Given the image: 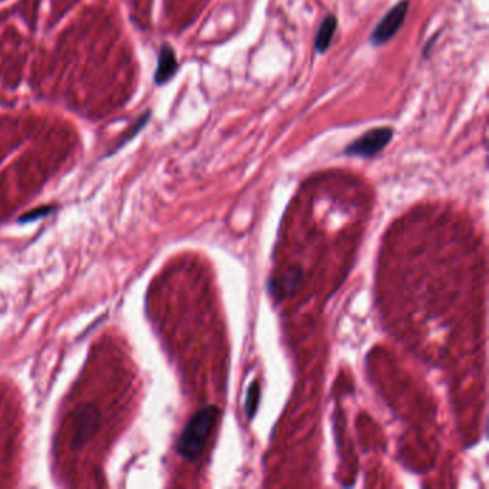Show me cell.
Segmentation results:
<instances>
[{"label": "cell", "instance_id": "cell-8", "mask_svg": "<svg viewBox=\"0 0 489 489\" xmlns=\"http://www.w3.org/2000/svg\"><path fill=\"white\" fill-rule=\"evenodd\" d=\"M52 210H53L52 207H42V208H39V210H33V211L25 214L19 221H20V222H32V221H35V220H39V218H42V217L48 215Z\"/></svg>", "mask_w": 489, "mask_h": 489}, {"label": "cell", "instance_id": "cell-1", "mask_svg": "<svg viewBox=\"0 0 489 489\" xmlns=\"http://www.w3.org/2000/svg\"><path fill=\"white\" fill-rule=\"evenodd\" d=\"M220 419V409L214 404L206 406L204 409L198 411L187 423V426L182 431L178 445L177 452L181 458L187 461L198 459L204 450L207 447L210 438L217 426Z\"/></svg>", "mask_w": 489, "mask_h": 489}, {"label": "cell", "instance_id": "cell-6", "mask_svg": "<svg viewBox=\"0 0 489 489\" xmlns=\"http://www.w3.org/2000/svg\"><path fill=\"white\" fill-rule=\"evenodd\" d=\"M336 29H337V17L336 16L328 15L321 20V24H320L317 33H316V40H314V48H316L317 53L323 55L329 51Z\"/></svg>", "mask_w": 489, "mask_h": 489}, {"label": "cell", "instance_id": "cell-9", "mask_svg": "<svg viewBox=\"0 0 489 489\" xmlns=\"http://www.w3.org/2000/svg\"><path fill=\"white\" fill-rule=\"evenodd\" d=\"M436 39H438V36H434V39H431V40H429V42H427V44H426V46H425V49H423V56H425V57H427V53H429V51L432 49L434 44L436 42Z\"/></svg>", "mask_w": 489, "mask_h": 489}, {"label": "cell", "instance_id": "cell-7", "mask_svg": "<svg viewBox=\"0 0 489 489\" xmlns=\"http://www.w3.org/2000/svg\"><path fill=\"white\" fill-rule=\"evenodd\" d=\"M258 400H260V386L257 382H253L249 392H247V400H246V412H247L249 419L254 418V415L257 412Z\"/></svg>", "mask_w": 489, "mask_h": 489}, {"label": "cell", "instance_id": "cell-2", "mask_svg": "<svg viewBox=\"0 0 489 489\" xmlns=\"http://www.w3.org/2000/svg\"><path fill=\"white\" fill-rule=\"evenodd\" d=\"M393 134V130L389 127L372 128L368 132L360 135L350 145L346 147L344 154L349 157L372 158L389 145Z\"/></svg>", "mask_w": 489, "mask_h": 489}, {"label": "cell", "instance_id": "cell-4", "mask_svg": "<svg viewBox=\"0 0 489 489\" xmlns=\"http://www.w3.org/2000/svg\"><path fill=\"white\" fill-rule=\"evenodd\" d=\"M99 420H100V415L96 407L94 406H85L84 409L79 412L75 420L73 435L71 442L73 450L82 447L94 436V434L98 431Z\"/></svg>", "mask_w": 489, "mask_h": 489}, {"label": "cell", "instance_id": "cell-5", "mask_svg": "<svg viewBox=\"0 0 489 489\" xmlns=\"http://www.w3.org/2000/svg\"><path fill=\"white\" fill-rule=\"evenodd\" d=\"M177 69H178V62H177L174 49L170 45H164L159 51L158 68L155 72V82L158 85L168 82V80L175 75Z\"/></svg>", "mask_w": 489, "mask_h": 489}, {"label": "cell", "instance_id": "cell-3", "mask_svg": "<svg viewBox=\"0 0 489 489\" xmlns=\"http://www.w3.org/2000/svg\"><path fill=\"white\" fill-rule=\"evenodd\" d=\"M407 9H409V0H402L382 17L371 35V44L373 46L384 45L398 33L404 22Z\"/></svg>", "mask_w": 489, "mask_h": 489}]
</instances>
